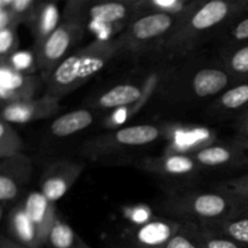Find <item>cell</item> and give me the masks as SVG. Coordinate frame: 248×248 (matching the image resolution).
<instances>
[{
	"label": "cell",
	"instance_id": "obj_1",
	"mask_svg": "<svg viewBox=\"0 0 248 248\" xmlns=\"http://www.w3.org/2000/svg\"><path fill=\"white\" fill-rule=\"evenodd\" d=\"M234 84L219 56L198 52L162 65L154 97L171 108H189L211 103Z\"/></svg>",
	"mask_w": 248,
	"mask_h": 248
},
{
	"label": "cell",
	"instance_id": "obj_2",
	"mask_svg": "<svg viewBox=\"0 0 248 248\" xmlns=\"http://www.w3.org/2000/svg\"><path fill=\"white\" fill-rule=\"evenodd\" d=\"M245 14H248V0H200L182 17L153 58L166 65L195 55L206 43L218 40L223 31Z\"/></svg>",
	"mask_w": 248,
	"mask_h": 248
},
{
	"label": "cell",
	"instance_id": "obj_3",
	"mask_svg": "<svg viewBox=\"0 0 248 248\" xmlns=\"http://www.w3.org/2000/svg\"><path fill=\"white\" fill-rule=\"evenodd\" d=\"M120 56L116 36L99 38L68 56L45 81L44 96L61 99L80 89Z\"/></svg>",
	"mask_w": 248,
	"mask_h": 248
},
{
	"label": "cell",
	"instance_id": "obj_4",
	"mask_svg": "<svg viewBox=\"0 0 248 248\" xmlns=\"http://www.w3.org/2000/svg\"><path fill=\"white\" fill-rule=\"evenodd\" d=\"M240 203L224 191L182 189L170 193L159 208L167 217L183 222L211 224L228 217Z\"/></svg>",
	"mask_w": 248,
	"mask_h": 248
},
{
	"label": "cell",
	"instance_id": "obj_5",
	"mask_svg": "<svg viewBox=\"0 0 248 248\" xmlns=\"http://www.w3.org/2000/svg\"><path fill=\"white\" fill-rule=\"evenodd\" d=\"M170 127L156 124H140L111 130L87 140L81 153L92 161H109L132 154L159 142L169 133Z\"/></svg>",
	"mask_w": 248,
	"mask_h": 248
},
{
	"label": "cell",
	"instance_id": "obj_6",
	"mask_svg": "<svg viewBox=\"0 0 248 248\" xmlns=\"http://www.w3.org/2000/svg\"><path fill=\"white\" fill-rule=\"evenodd\" d=\"M182 17L161 14L140 15L116 35L120 56L154 57L165 40L178 26Z\"/></svg>",
	"mask_w": 248,
	"mask_h": 248
},
{
	"label": "cell",
	"instance_id": "obj_7",
	"mask_svg": "<svg viewBox=\"0 0 248 248\" xmlns=\"http://www.w3.org/2000/svg\"><path fill=\"white\" fill-rule=\"evenodd\" d=\"M138 16L140 11L136 0H70L63 11V19L77 22L86 31L91 28H119L123 31Z\"/></svg>",
	"mask_w": 248,
	"mask_h": 248
},
{
	"label": "cell",
	"instance_id": "obj_8",
	"mask_svg": "<svg viewBox=\"0 0 248 248\" xmlns=\"http://www.w3.org/2000/svg\"><path fill=\"white\" fill-rule=\"evenodd\" d=\"M86 28L73 21L62 19L58 28L44 43L34 47L36 70L44 81L70 56V51L84 38Z\"/></svg>",
	"mask_w": 248,
	"mask_h": 248
},
{
	"label": "cell",
	"instance_id": "obj_9",
	"mask_svg": "<svg viewBox=\"0 0 248 248\" xmlns=\"http://www.w3.org/2000/svg\"><path fill=\"white\" fill-rule=\"evenodd\" d=\"M161 69V68H160ZM160 69L149 74L142 84L119 82L96 93L87 101V108L97 111H111L126 108L140 102H149L154 97L160 78Z\"/></svg>",
	"mask_w": 248,
	"mask_h": 248
},
{
	"label": "cell",
	"instance_id": "obj_10",
	"mask_svg": "<svg viewBox=\"0 0 248 248\" xmlns=\"http://www.w3.org/2000/svg\"><path fill=\"white\" fill-rule=\"evenodd\" d=\"M202 171L236 170L248 167V148L232 140L229 142H211L190 153Z\"/></svg>",
	"mask_w": 248,
	"mask_h": 248
},
{
	"label": "cell",
	"instance_id": "obj_11",
	"mask_svg": "<svg viewBox=\"0 0 248 248\" xmlns=\"http://www.w3.org/2000/svg\"><path fill=\"white\" fill-rule=\"evenodd\" d=\"M45 81L40 75L29 74L14 69L7 62H0V97L2 106L38 98Z\"/></svg>",
	"mask_w": 248,
	"mask_h": 248
},
{
	"label": "cell",
	"instance_id": "obj_12",
	"mask_svg": "<svg viewBox=\"0 0 248 248\" xmlns=\"http://www.w3.org/2000/svg\"><path fill=\"white\" fill-rule=\"evenodd\" d=\"M85 165L74 160H57L45 167L40 181V191L56 203L70 190L81 176Z\"/></svg>",
	"mask_w": 248,
	"mask_h": 248
},
{
	"label": "cell",
	"instance_id": "obj_13",
	"mask_svg": "<svg viewBox=\"0 0 248 248\" xmlns=\"http://www.w3.org/2000/svg\"><path fill=\"white\" fill-rule=\"evenodd\" d=\"M136 165L143 171L171 179L193 178L202 172L194 157L186 153L167 152L156 157H143Z\"/></svg>",
	"mask_w": 248,
	"mask_h": 248
},
{
	"label": "cell",
	"instance_id": "obj_14",
	"mask_svg": "<svg viewBox=\"0 0 248 248\" xmlns=\"http://www.w3.org/2000/svg\"><path fill=\"white\" fill-rule=\"evenodd\" d=\"M33 173V164L28 155H18L0 160V200L2 206L21 196Z\"/></svg>",
	"mask_w": 248,
	"mask_h": 248
},
{
	"label": "cell",
	"instance_id": "obj_15",
	"mask_svg": "<svg viewBox=\"0 0 248 248\" xmlns=\"http://www.w3.org/2000/svg\"><path fill=\"white\" fill-rule=\"evenodd\" d=\"M183 223V220L170 217L152 218L144 224L128 229L125 236L128 244L136 248H164Z\"/></svg>",
	"mask_w": 248,
	"mask_h": 248
},
{
	"label": "cell",
	"instance_id": "obj_16",
	"mask_svg": "<svg viewBox=\"0 0 248 248\" xmlns=\"http://www.w3.org/2000/svg\"><path fill=\"white\" fill-rule=\"evenodd\" d=\"M61 108L60 101L52 97L41 96L35 99L21 103H12L2 106L1 120L15 124H28L43 120L55 115Z\"/></svg>",
	"mask_w": 248,
	"mask_h": 248
},
{
	"label": "cell",
	"instance_id": "obj_17",
	"mask_svg": "<svg viewBox=\"0 0 248 248\" xmlns=\"http://www.w3.org/2000/svg\"><path fill=\"white\" fill-rule=\"evenodd\" d=\"M248 109V80L236 82L208 104L207 114L211 118L236 120Z\"/></svg>",
	"mask_w": 248,
	"mask_h": 248
},
{
	"label": "cell",
	"instance_id": "obj_18",
	"mask_svg": "<svg viewBox=\"0 0 248 248\" xmlns=\"http://www.w3.org/2000/svg\"><path fill=\"white\" fill-rule=\"evenodd\" d=\"M21 203L29 219L39 229L46 244L48 232L58 215L56 205L51 202L40 190L31 191L27 194Z\"/></svg>",
	"mask_w": 248,
	"mask_h": 248
},
{
	"label": "cell",
	"instance_id": "obj_19",
	"mask_svg": "<svg viewBox=\"0 0 248 248\" xmlns=\"http://www.w3.org/2000/svg\"><path fill=\"white\" fill-rule=\"evenodd\" d=\"M9 230L11 239L27 248H43L46 246L38 228L27 216L22 203L14 206L9 212Z\"/></svg>",
	"mask_w": 248,
	"mask_h": 248
},
{
	"label": "cell",
	"instance_id": "obj_20",
	"mask_svg": "<svg viewBox=\"0 0 248 248\" xmlns=\"http://www.w3.org/2000/svg\"><path fill=\"white\" fill-rule=\"evenodd\" d=\"M201 225L248 248V207L240 205L228 217L211 224Z\"/></svg>",
	"mask_w": 248,
	"mask_h": 248
},
{
	"label": "cell",
	"instance_id": "obj_21",
	"mask_svg": "<svg viewBox=\"0 0 248 248\" xmlns=\"http://www.w3.org/2000/svg\"><path fill=\"white\" fill-rule=\"evenodd\" d=\"M93 110L89 108L77 109L56 118L48 126V132L55 138H67L86 130L94 121Z\"/></svg>",
	"mask_w": 248,
	"mask_h": 248
},
{
	"label": "cell",
	"instance_id": "obj_22",
	"mask_svg": "<svg viewBox=\"0 0 248 248\" xmlns=\"http://www.w3.org/2000/svg\"><path fill=\"white\" fill-rule=\"evenodd\" d=\"M60 18V11L55 2H40L33 21L28 26L33 34L34 47L44 43L58 28L62 23Z\"/></svg>",
	"mask_w": 248,
	"mask_h": 248
},
{
	"label": "cell",
	"instance_id": "obj_23",
	"mask_svg": "<svg viewBox=\"0 0 248 248\" xmlns=\"http://www.w3.org/2000/svg\"><path fill=\"white\" fill-rule=\"evenodd\" d=\"M140 15L161 14L174 17L188 15L200 0H136Z\"/></svg>",
	"mask_w": 248,
	"mask_h": 248
},
{
	"label": "cell",
	"instance_id": "obj_24",
	"mask_svg": "<svg viewBox=\"0 0 248 248\" xmlns=\"http://www.w3.org/2000/svg\"><path fill=\"white\" fill-rule=\"evenodd\" d=\"M218 56L235 84L248 80V43L218 50Z\"/></svg>",
	"mask_w": 248,
	"mask_h": 248
},
{
	"label": "cell",
	"instance_id": "obj_25",
	"mask_svg": "<svg viewBox=\"0 0 248 248\" xmlns=\"http://www.w3.org/2000/svg\"><path fill=\"white\" fill-rule=\"evenodd\" d=\"M48 248H90L78 232L57 215L46 239Z\"/></svg>",
	"mask_w": 248,
	"mask_h": 248
},
{
	"label": "cell",
	"instance_id": "obj_26",
	"mask_svg": "<svg viewBox=\"0 0 248 248\" xmlns=\"http://www.w3.org/2000/svg\"><path fill=\"white\" fill-rule=\"evenodd\" d=\"M219 50L248 43V14L242 15L229 24L218 38Z\"/></svg>",
	"mask_w": 248,
	"mask_h": 248
},
{
	"label": "cell",
	"instance_id": "obj_27",
	"mask_svg": "<svg viewBox=\"0 0 248 248\" xmlns=\"http://www.w3.org/2000/svg\"><path fill=\"white\" fill-rule=\"evenodd\" d=\"M22 149L23 140L16 128L6 121H0V160L21 154Z\"/></svg>",
	"mask_w": 248,
	"mask_h": 248
},
{
	"label": "cell",
	"instance_id": "obj_28",
	"mask_svg": "<svg viewBox=\"0 0 248 248\" xmlns=\"http://www.w3.org/2000/svg\"><path fill=\"white\" fill-rule=\"evenodd\" d=\"M164 248H202L198 223L184 222L181 229Z\"/></svg>",
	"mask_w": 248,
	"mask_h": 248
},
{
	"label": "cell",
	"instance_id": "obj_29",
	"mask_svg": "<svg viewBox=\"0 0 248 248\" xmlns=\"http://www.w3.org/2000/svg\"><path fill=\"white\" fill-rule=\"evenodd\" d=\"M234 198L241 206L248 207V172L234 178L225 179L213 186Z\"/></svg>",
	"mask_w": 248,
	"mask_h": 248
},
{
	"label": "cell",
	"instance_id": "obj_30",
	"mask_svg": "<svg viewBox=\"0 0 248 248\" xmlns=\"http://www.w3.org/2000/svg\"><path fill=\"white\" fill-rule=\"evenodd\" d=\"M19 24H29L33 21L41 1L36 0H5Z\"/></svg>",
	"mask_w": 248,
	"mask_h": 248
},
{
	"label": "cell",
	"instance_id": "obj_31",
	"mask_svg": "<svg viewBox=\"0 0 248 248\" xmlns=\"http://www.w3.org/2000/svg\"><path fill=\"white\" fill-rule=\"evenodd\" d=\"M19 50V38L17 29L0 31V62H6Z\"/></svg>",
	"mask_w": 248,
	"mask_h": 248
},
{
	"label": "cell",
	"instance_id": "obj_32",
	"mask_svg": "<svg viewBox=\"0 0 248 248\" xmlns=\"http://www.w3.org/2000/svg\"><path fill=\"white\" fill-rule=\"evenodd\" d=\"M199 227H200V240L202 248H246L242 245L232 241L229 237L211 232L201 224H199Z\"/></svg>",
	"mask_w": 248,
	"mask_h": 248
},
{
	"label": "cell",
	"instance_id": "obj_33",
	"mask_svg": "<svg viewBox=\"0 0 248 248\" xmlns=\"http://www.w3.org/2000/svg\"><path fill=\"white\" fill-rule=\"evenodd\" d=\"M232 140L248 148V109L235 120V136Z\"/></svg>",
	"mask_w": 248,
	"mask_h": 248
},
{
	"label": "cell",
	"instance_id": "obj_34",
	"mask_svg": "<svg viewBox=\"0 0 248 248\" xmlns=\"http://www.w3.org/2000/svg\"><path fill=\"white\" fill-rule=\"evenodd\" d=\"M19 23L16 17H15V15L12 14V11L6 5L5 0H1L0 1V31H4V29H17Z\"/></svg>",
	"mask_w": 248,
	"mask_h": 248
},
{
	"label": "cell",
	"instance_id": "obj_35",
	"mask_svg": "<svg viewBox=\"0 0 248 248\" xmlns=\"http://www.w3.org/2000/svg\"><path fill=\"white\" fill-rule=\"evenodd\" d=\"M0 248H27L22 245H19L18 242H16L15 240L9 239L6 236L1 237V241H0Z\"/></svg>",
	"mask_w": 248,
	"mask_h": 248
}]
</instances>
